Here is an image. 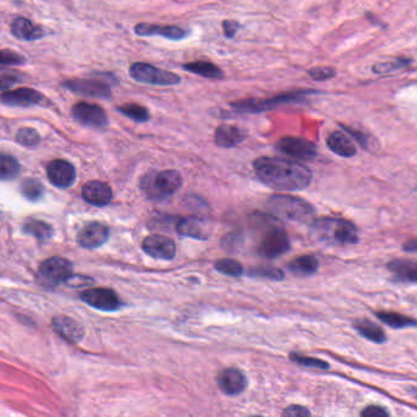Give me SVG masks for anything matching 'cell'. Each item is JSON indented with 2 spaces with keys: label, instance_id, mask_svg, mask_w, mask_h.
I'll return each mask as SVG.
<instances>
[{
  "label": "cell",
  "instance_id": "d6986e66",
  "mask_svg": "<svg viewBox=\"0 0 417 417\" xmlns=\"http://www.w3.org/2000/svg\"><path fill=\"white\" fill-rule=\"evenodd\" d=\"M136 34L138 36H161V37L181 41L188 36L187 29L179 26H160V25L139 24L137 25Z\"/></svg>",
  "mask_w": 417,
  "mask_h": 417
},
{
  "label": "cell",
  "instance_id": "ab89813d",
  "mask_svg": "<svg viewBox=\"0 0 417 417\" xmlns=\"http://www.w3.org/2000/svg\"><path fill=\"white\" fill-rule=\"evenodd\" d=\"M389 413L385 408L380 406H367L361 411V416L364 417H387Z\"/></svg>",
  "mask_w": 417,
  "mask_h": 417
},
{
  "label": "cell",
  "instance_id": "d4e9b609",
  "mask_svg": "<svg viewBox=\"0 0 417 417\" xmlns=\"http://www.w3.org/2000/svg\"><path fill=\"white\" fill-rule=\"evenodd\" d=\"M11 32L15 37L24 41H36L38 38L43 37L44 34L39 26L25 18L14 20V22L11 24Z\"/></svg>",
  "mask_w": 417,
  "mask_h": 417
},
{
  "label": "cell",
  "instance_id": "2e32d148",
  "mask_svg": "<svg viewBox=\"0 0 417 417\" xmlns=\"http://www.w3.org/2000/svg\"><path fill=\"white\" fill-rule=\"evenodd\" d=\"M82 197L88 204L103 207L111 202L113 190L103 181H90L82 187Z\"/></svg>",
  "mask_w": 417,
  "mask_h": 417
},
{
  "label": "cell",
  "instance_id": "44dd1931",
  "mask_svg": "<svg viewBox=\"0 0 417 417\" xmlns=\"http://www.w3.org/2000/svg\"><path fill=\"white\" fill-rule=\"evenodd\" d=\"M177 232L181 237H193L197 240H207L209 237L205 222L198 217H186L177 222Z\"/></svg>",
  "mask_w": 417,
  "mask_h": 417
},
{
  "label": "cell",
  "instance_id": "b9f144b4",
  "mask_svg": "<svg viewBox=\"0 0 417 417\" xmlns=\"http://www.w3.org/2000/svg\"><path fill=\"white\" fill-rule=\"evenodd\" d=\"M239 25L232 20H226L224 22V31H225L226 37H235V34L238 31Z\"/></svg>",
  "mask_w": 417,
  "mask_h": 417
},
{
  "label": "cell",
  "instance_id": "ffe728a7",
  "mask_svg": "<svg viewBox=\"0 0 417 417\" xmlns=\"http://www.w3.org/2000/svg\"><path fill=\"white\" fill-rule=\"evenodd\" d=\"M53 328L61 338L71 343H77L85 336V331L80 323L66 316L53 318Z\"/></svg>",
  "mask_w": 417,
  "mask_h": 417
},
{
  "label": "cell",
  "instance_id": "9a60e30c",
  "mask_svg": "<svg viewBox=\"0 0 417 417\" xmlns=\"http://www.w3.org/2000/svg\"><path fill=\"white\" fill-rule=\"evenodd\" d=\"M109 227L102 223L86 225L77 235V241L85 249H97L104 245L109 239Z\"/></svg>",
  "mask_w": 417,
  "mask_h": 417
},
{
  "label": "cell",
  "instance_id": "7c38bea8",
  "mask_svg": "<svg viewBox=\"0 0 417 417\" xmlns=\"http://www.w3.org/2000/svg\"><path fill=\"white\" fill-rule=\"evenodd\" d=\"M47 174L53 185L61 189L70 187L76 180L75 166L64 159L50 161L47 168Z\"/></svg>",
  "mask_w": 417,
  "mask_h": 417
},
{
  "label": "cell",
  "instance_id": "30bf717a",
  "mask_svg": "<svg viewBox=\"0 0 417 417\" xmlns=\"http://www.w3.org/2000/svg\"><path fill=\"white\" fill-rule=\"evenodd\" d=\"M74 118L78 123L94 128H104L108 125V117L102 107L81 102L72 108Z\"/></svg>",
  "mask_w": 417,
  "mask_h": 417
},
{
  "label": "cell",
  "instance_id": "4fadbf2b",
  "mask_svg": "<svg viewBox=\"0 0 417 417\" xmlns=\"http://www.w3.org/2000/svg\"><path fill=\"white\" fill-rule=\"evenodd\" d=\"M66 88L87 97H97V98H109L111 95V91L105 82L99 80H75L66 81L64 84Z\"/></svg>",
  "mask_w": 417,
  "mask_h": 417
},
{
  "label": "cell",
  "instance_id": "4316f807",
  "mask_svg": "<svg viewBox=\"0 0 417 417\" xmlns=\"http://www.w3.org/2000/svg\"><path fill=\"white\" fill-rule=\"evenodd\" d=\"M376 316L378 319H381V322L385 323L389 327L395 328V329L416 327L417 326V321H415L413 318L404 316L400 313L381 311V312H376Z\"/></svg>",
  "mask_w": 417,
  "mask_h": 417
},
{
  "label": "cell",
  "instance_id": "f1b7e54d",
  "mask_svg": "<svg viewBox=\"0 0 417 417\" xmlns=\"http://www.w3.org/2000/svg\"><path fill=\"white\" fill-rule=\"evenodd\" d=\"M355 329L360 333L362 337H365L369 340L374 341V343H385L387 340L385 333L383 332L382 328L378 327L377 324L374 322H370L367 319H361L355 323Z\"/></svg>",
  "mask_w": 417,
  "mask_h": 417
},
{
  "label": "cell",
  "instance_id": "83f0119b",
  "mask_svg": "<svg viewBox=\"0 0 417 417\" xmlns=\"http://www.w3.org/2000/svg\"><path fill=\"white\" fill-rule=\"evenodd\" d=\"M183 69L186 72H193L197 75L207 77V79H221L224 74L221 72L220 67H216L212 62H193L189 64H184Z\"/></svg>",
  "mask_w": 417,
  "mask_h": 417
},
{
  "label": "cell",
  "instance_id": "603a6c76",
  "mask_svg": "<svg viewBox=\"0 0 417 417\" xmlns=\"http://www.w3.org/2000/svg\"><path fill=\"white\" fill-rule=\"evenodd\" d=\"M394 278L405 283H417V262L411 260H394L388 265Z\"/></svg>",
  "mask_w": 417,
  "mask_h": 417
},
{
  "label": "cell",
  "instance_id": "5bb4252c",
  "mask_svg": "<svg viewBox=\"0 0 417 417\" xmlns=\"http://www.w3.org/2000/svg\"><path fill=\"white\" fill-rule=\"evenodd\" d=\"M0 100L10 107H32L42 105L46 98L39 92L33 88H19V90L6 91Z\"/></svg>",
  "mask_w": 417,
  "mask_h": 417
},
{
  "label": "cell",
  "instance_id": "d590c367",
  "mask_svg": "<svg viewBox=\"0 0 417 417\" xmlns=\"http://www.w3.org/2000/svg\"><path fill=\"white\" fill-rule=\"evenodd\" d=\"M291 360L296 362L298 365L305 366V367H315V369H321V370H327V362L314 359V357H308V356L299 355V354H291Z\"/></svg>",
  "mask_w": 417,
  "mask_h": 417
},
{
  "label": "cell",
  "instance_id": "8992f818",
  "mask_svg": "<svg viewBox=\"0 0 417 417\" xmlns=\"http://www.w3.org/2000/svg\"><path fill=\"white\" fill-rule=\"evenodd\" d=\"M130 75L143 84L154 86H172L181 82V77L174 72H165L146 62H135L130 67Z\"/></svg>",
  "mask_w": 417,
  "mask_h": 417
},
{
  "label": "cell",
  "instance_id": "52a82bcc",
  "mask_svg": "<svg viewBox=\"0 0 417 417\" xmlns=\"http://www.w3.org/2000/svg\"><path fill=\"white\" fill-rule=\"evenodd\" d=\"M291 247L286 232L281 227H270L259 244L258 251L266 258H276Z\"/></svg>",
  "mask_w": 417,
  "mask_h": 417
},
{
  "label": "cell",
  "instance_id": "1f68e13d",
  "mask_svg": "<svg viewBox=\"0 0 417 417\" xmlns=\"http://www.w3.org/2000/svg\"><path fill=\"white\" fill-rule=\"evenodd\" d=\"M118 112L126 115L127 118L135 120L137 123H146L150 118L149 112L146 108L138 105H122L118 108Z\"/></svg>",
  "mask_w": 417,
  "mask_h": 417
},
{
  "label": "cell",
  "instance_id": "ee69618b",
  "mask_svg": "<svg viewBox=\"0 0 417 417\" xmlns=\"http://www.w3.org/2000/svg\"><path fill=\"white\" fill-rule=\"evenodd\" d=\"M403 249L406 252H417V239L405 242Z\"/></svg>",
  "mask_w": 417,
  "mask_h": 417
},
{
  "label": "cell",
  "instance_id": "7a4b0ae2",
  "mask_svg": "<svg viewBox=\"0 0 417 417\" xmlns=\"http://www.w3.org/2000/svg\"><path fill=\"white\" fill-rule=\"evenodd\" d=\"M311 232L317 241L331 246H346L359 241L357 227L344 219H319L311 227Z\"/></svg>",
  "mask_w": 417,
  "mask_h": 417
},
{
  "label": "cell",
  "instance_id": "60d3db41",
  "mask_svg": "<svg viewBox=\"0 0 417 417\" xmlns=\"http://www.w3.org/2000/svg\"><path fill=\"white\" fill-rule=\"evenodd\" d=\"M285 416H310V411L308 409L304 406H296V405H292L289 408H287L283 413Z\"/></svg>",
  "mask_w": 417,
  "mask_h": 417
},
{
  "label": "cell",
  "instance_id": "ac0fdd59",
  "mask_svg": "<svg viewBox=\"0 0 417 417\" xmlns=\"http://www.w3.org/2000/svg\"><path fill=\"white\" fill-rule=\"evenodd\" d=\"M310 92H296V93H289V95H280L268 100H245L242 103H235V105L239 112H261V110H268V108H275L276 105L281 103H287L291 100H296L299 97H304Z\"/></svg>",
  "mask_w": 417,
  "mask_h": 417
},
{
  "label": "cell",
  "instance_id": "f546056e",
  "mask_svg": "<svg viewBox=\"0 0 417 417\" xmlns=\"http://www.w3.org/2000/svg\"><path fill=\"white\" fill-rule=\"evenodd\" d=\"M19 173L20 163L16 158L0 153V180H13Z\"/></svg>",
  "mask_w": 417,
  "mask_h": 417
},
{
  "label": "cell",
  "instance_id": "ba28073f",
  "mask_svg": "<svg viewBox=\"0 0 417 417\" xmlns=\"http://www.w3.org/2000/svg\"><path fill=\"white\" fill-rule=\"evenodd\" d=\"M278 151L298 161H311L317 154V150L314 143L305 138H283L277 143Z\"/></svg>",
  "mask_w": 417,
  "mask_h": 417
},
{
  "label": "cell",
  "instance_id": "484cf974",
  "mask_svg": "<svg viewBox=\"0 0 417 417\" xmlns=\"http://www.w3.org/2000/svg\"><path fill=\"white\" fill-rule=\"evenodd\" d=\"M288 270L291 273L298 275V277H308V275L315 274L317 272L319 261L316 257L311 256V255L296 257L288 265Z\"/></svg>",
  "mask_w": 417,
  "mask_h": 417
},
{
  "label": "cell",
  "instance_id": "cb8c5ba5",
  "mask_svg": "<svg viewBox=\"0 0 417 417\" xmlns=\"http://www.w3.org/2000/svg\"><path fill=\"white\" fill-rule=\"evenodd\" d=\"M327 146L336 154L344 157V158H350V157L357 154V147L353 143L352 140L348 138L347 135L339 133V131L331 133L328 136Z\"/></svg>",
  "mask_w": 417,
  "mask_h": 417
},
{
  "label": "cell",
  "instance_id": "d6a6232c",
  "mask_svg": "<svg viewBox=\"0 0 417 417\" xmlns=\"http://www.w3.org/2000/svg\"><path fill=\"white\" fill-rule=\"evenodd\" d=\"M21 191H22L25 197L29 199V201H38V199H42L44 187L36 179H27L22 183Z\"/></svg>",
  "mask_w": 417,
  "mask_h": 417
},
{
  "label": "cell",
  "instance_id": "7bdbcfd3",
  "mask_svg": "<svg viewBox=\"0 0 417 417\" xmlns=\"http://www.w3.org/2000/svg\"><path fill=\"white\" fill-rule=\"evenodd\" d=\"M18 82V79L13 75H0V91L9 90Z\"/></svg>",
  "mask_w": 417,
  "mask_h": 417
},
{
  "label": "cell",
  "instance_id": "74e56055",
  "mask_svg": "<svg viewBox=\"0 0 417 417\" xmlns=\"http://www.w3.org/2000/svg\"><path fill=\"white\" fill-rule=\"evenodd\" d=\"M309 75L316 81H324L332 79L336 75V70L333 67H319L311 69Z\"/></svg>",
  "mask_w": 417,
  "mask_h": 417
},
{
  "label": "cell",
  "instance_id": "f35d334b",
  "mask_svg": "<svg viewBox=\"0 0 417 417\" xmlns=\"http://www.w3.org/2000/svg\"><path fill=\"white\" fill-rule=\"evenodd\" d=\"M24 58L11 52V51H0V65H18L22 64Z\"/></svg>",
  "mask_w": 417,
  "mask_h": 417
},
{
  "label": "cell",
  "instance_id": "7402d4cb",
  "mask_svg": "<svg viewBox=\"0 0 417 417\" xmlns=\"http://www.w3.org/2000/svg\"><path fill=\"white\" fill-rule=\"evenodd\" d=\"M245 133L233 125H221L216 128L215 143L220 147H235L243 143Z\"/></svg>",
  "mask_w": 417,
  "mask_h": 417
},
{
  "label": "cell",
  "instance_id": "9c48e42d",
  "mask_svg": "<svg viewBox=\"0 0 417 417\" xmlns=\"http://www.w3.org/2000/svg\"><path fill=\"white\" fill-rule=\"evenodd\" d=\"M81 299L92 307L100 311H118L122 301L114 290L105 288L86 290L81 294Z\"/></svg>",
  "mask_w": 417,
  "mask_h": 417
},
{
  "label": "cell",
  "instance_id": "8d00e7d4",
  "mask_svg": "<svg viewBox=\"0 0 417 417\" xmlns=\"http://www.w3.org/2000/svg\"><path fill=\"white\" fill-rule=\"evenodd\" d=\"M250 275L253 277H260V278H268L272 280H281L285 278V274L282 270L273 267H260V268H254L250 272Z\"/></svg>",
  "mask_w": 417,
  "mask_h": 417
},
{
  "label": "cell",
  "instance_id": "e575fe53",
  "mask_svg": "<svg viewBox=\"0 0 417 417\" xmlns=\"http://www.w3.org/2000/svg\"><path fill=\"white\" fill-rule=\"evenodd\" d=\"M16 140L25 147H36L41 141V138L34 128H24L16 135Z\"/></svg>",
  "mask_w": 417,
  "mask_h": 417
},
{
  "label": "cell",
  "instance_id": "5b68a950",
  "mask_svg": "<svg viewBox=\"0 0 417 417\" xmlns=\"http://www.w3.org/2000/svg\"><path fill=\"white\" fill-rule=\"evenodd\" d=\"M72 275V263L62 257H52L43 262L38 270V279L44 286H57L66 283Z\"/></svg>",
  "mask_w": 417,
  "mask_h": 417
},
{
  "label": "cell",
  "instance_id": "277c9868",
  "mask_svg": "<svg viewBox=\"0 0 417 417\" xmlns=\"http://www.w3.org/2000/svg\"><path fill=\"white\" fill-rule=\"evenodd\" d=\"M182 185V176L179 171H164L150 173L141 181V189L146 197L154 201L168 199Z\"/></svg>",
  "mask_w": 417,
  "mask_h": 417
},
{
  "label": "cell",
  "instance_id": "3957f363",
  "mask_svg": "<svg viewBox=\"0 0 417 417\" xmlns=\"http://www.w3.org/2000/svg\"><path fill=\"white\" fill-rule=\"evenodd\" d=\"M268 209L278 218L306 223L315 217V209L306 201L291 194H275L268 199Z\"/></svg>",
  "mask_w": 417,
  "mask_h": 417
},
{
  "label": "cell",
  "instance_id": "e0dca14e",
  "mask_svg": "<svg viewBox=\"0 0 417 417\" xmlns=\"http://www.w3.org/2000/svg\"><path fill=\"white\" fill-rule=\"evenodd\" d=\"M219 388L227 395H238L247 387V378L242 371L227 369L217 376Z\"/></svg>",
  "mask_w": 417,
  "mask_h": 417
},
{
  "label": "cell",
  "instance_id": "836d02e7",
  "mask_svg": "<svg viewBox=\"0 0 417 417\" xmlns=\"http://www.w3.org/2000/svg\"><path fill=\"white\" fill-rule=\"evenodd\" d=\"M215 268L222 274L231 275V277H239L243 274V267L235 260H228V258L220 260L216 262Z\"/></svg>",
  "mask_w": 417,
  "mask_h": 417
},
{
  "label": "cell",
  "instance_id": "8fae6325",
  "mask_svg": "<svg viewBox=\"0 0 417 417\" xmlns=\"http://www.w3.org/2000/svg\"><path fill=\"white\" fill-rule=\"evenodd\" d=\"M146 255L154 257L156 260L170 261L176 256V245L174 240L164 235H150L146 237L142 244Z\"/></svg>",
  "mask_w": 417,
  "mask_h": 417
},
{
  "label": "cell",
  "instance_id": "4dcf8cb0",
  "mask_svg": "<svg viewBox=\"0 0 417 417\" xmlns=\"http://www.w3.org/2000/svg\"><path fill=\"white\" fill-rule=\"evenodd\" d=\"M25 232H29L38 240L44 241L52 237L53 229L49 224L44 223L42 220H31L25 224Z\"/></svg>",
  "mask_w": 417,
  "mask_h": 417
},
{
  "label": "cell",
  "instance_id": "6da1fadb",
  "mask_svg": "<svg viewBox=\"0 0 417 417\" xmlns=\"http://www.w3.org/2000/svg\"><path fill=\"white\" fill-rule=\"evenodd\" d=\"M254 171L265 185L281 191H296L308 187L313 174L308 166L299 161L261 157L254 161Z\"/></svg>",
  "mask_w": 417,
  "mask_h": 417
}]
</instances>
